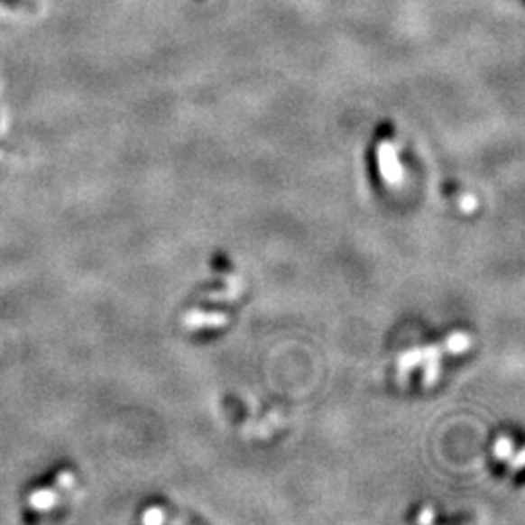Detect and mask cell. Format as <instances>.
<instances>
[{
  "instance_id": "7a4b0ae2",
  "label": "cell",
  "mask_w": 525,
  "mask_h": 525,
  "mask_svg": "<svg viewBox=\"0 0 525 525\" xmlns=\"http://www.w3.org/2000/svg\"><path fill=\"white\" fill-rule=\"evenodd\" d=\"M442 353H447L446 345L409 350V353L401 355V358H399V362H397L399 372L405 373V372H410L412 368L419 366V364H424V382L430 385V383L436 382L438 372H440V366H438V360H440Z\"/></svg>"
},
{
  "instance_id": "277c9868",
  "label": "cell",
  "mask_w": 525,
  "mask_h": 525,
  "mask_svg": "<svg viewBox=\"0 0 525 525\" xmlns=\"http://www.w3.org/2000/svg\"><path fill=\"white\" fill-rule=\"evenodd\" d=\"M185 327L189 329H212V327H224L228 323L226 314L222 311H212V314H207V311H189L185 316Z\"/></svg>"
},
{
  "instance_id": "9c48e42d",
  "label": "cell",
  "mask_w": 525,
  "mask_h": 525,
  "mask_svg": "<svg viewBox=\"0 0 525 525\" xmlns=\"http://www.w3.org/2000/svg\"><path fill=\"white\" fill-rule=\"evenodd\" d=\"M459 207H461V210H464V212H473L474 208H477V198H473L471 195L461 197Z\"/></svg>"
},
{
  "instance_id": "52a82bcc",
  "label": "cell",
  "mask_w": 525,
  "mask_h": 525,
  "mask_svg": "<svg viewBox=\"0 0 525 525\" xmlns=\"http://www.w3.org/2000/svg\"><path fill=\"white\" fill-rule=\"evenodd\" d=\"M511 454H514V442H511L510 438H506V436L498 438L496 444H494V456L498 459H510Z\"/></svg>"
},
{
  "instance_id": "3957f363",
  "label": "cell",
  "mask_w": 525,
  "mask_h": 525,
  "mask_svg": "<svg viewBox=\"0 0 525 525\" xmlns=\"http://www.w3.org/2000/svg\"><path fill=\"white\" fill-rule=\"evenodd\" d=\"M378 166L382 178L390 187H397L403 183V166L397 158V150L391 143H380L378 146Z\"/></svg>"
},
{
  "instance_id": "8992f818",
  "label": "cell",
  "mask_w": 525,
  "mask_h": 525,
  "mask_svg": "<svg viewBox=\"0 0 525 525\" xmlns=\"http://www.w3.org/2000/svg\"><path fill=\"white\" fill-rule=\"evenodd\" d=\"M0 6L12 12H20V14H35L37 8H40L35 0H0Z\"/></svg>"
},
{
  "instance_id": "30bf717a",
  "label": "cell",
  "mask_w": 525,
  "mask_h": 525,
  "mask_svg": "<svg viewBox=\"0 0 525 525\" xmlns=\"http://www.w3.org/2000/svg\"><path fill=\"white\" fill-rule=\"evenodd\" d=\"M434 520V511L432 510H427L424 511V516L419 518V521H432Z\"/></svg>"
},
{
  "instance_id": "5b68a950",
  "label": "cell",
  "mask_w": 525,
  "mask_h": 525,
  "mask_svg": "<svg viewBox=\"0 0 525 525\" xmlns=\"http://www.w3.org/2000/svg\"><path fill=\"white\" fill-rule=\"evenodd\" d=\"M444 345L449 355H461V353H465V350H469L471 336L467 333H454L447 336Z\"/></svg>"
},
{
  "instance_id": "ba28073f",
  "label": "cell",
  "mask_w": 525,
  "mask_h": 525,
  "mask_svg": "<svg viewBox=\"0 0 525 525\" xmlns=\"http://www.w3.org/2000/svg\"><path fill=\"white\" fill-rule=\"evenodd\" d=\"M143 521L144 523H161V521H166V516H164V511H161L160 508H148L144 511Z\"/></svg>"
},
{
  "instance_id": "6da1fadb",
  "label": "cell",
  "mask_w": 525,
  "mask_h": 525,
  "mask_svg": "<svg viewBox=\"0 0 525 525\" xmlns=\"http://www.w3.org/2000/svg\"><path fill=\"white\" fill-rule=\"evenodd\" d=\"M72 493H77V474L70 471H59L53 477L35 481L23 493L26 520L43 521L49 516H57L62 506L72 502Z\"/></svg>"
}]
</instances>
